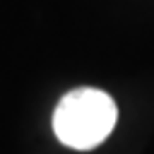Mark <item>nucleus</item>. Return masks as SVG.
Segmentation results:
<instances>
[{
    "instance_id": "nucleus-1",
    "label": "nucleus",
    "mask_w": 154,
    "mask_h": 154,
    "mask_svg": "<svg viewBox=\"0 0 154 154\" xmlns=\"http://www.w3.org/2000/svg\"><path fill=\"white\" fill-rule=\"evenodd\" d=\"M116 120L118 108L106 91L79 87L58 101L53 111V132L65 147L87 152L113 132Z\"/></svg>"
}]
</instances>
